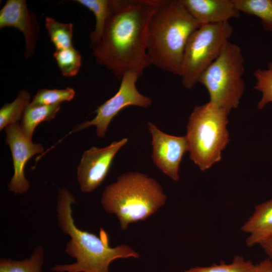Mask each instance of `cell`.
Wrapping results in <instances>:
<instances>
[{"instance_id": "obj_24", "label": "cell", "mask_w": 272, "mask_h": 272, "mask_svg": "<svg viewBox=\"0 0 272 272\" xmlns=\"http://www.w3.org/2000/svg\"><path fill=\"white\" fill-rule=\"evenodd\" d=\"M254 76L256 81L254 89L262 93L257 107L262 109L268 103H272V62L268 63L266 70L256 69Z\"/></svg>"}, {"instance_id": "obj_17", "label": "cell", "mask_w": 272, "mask_h": 272, "mask_svg": "<svg viewBox=\"0 0 272 272\" xmlns=\"http://www.w3.org/2000/svg\"><path fill=\"white\" fill-rule=\"evenodd\" d=\"M44 262V251L42 246H38L31 256L23 260L1 258L0 272H41Z\"/></svg>"}, {"instance_id": "obj_2", "label": "cell", "mask_w": 272, "mask_h": 272, "mask_svg": "<svg viewBox=\"0 0 272 272\" xmlns=\"http://www.w3.org/2000/svg\"><path fill=\"white\" fill-rule=\"evenodd\" d=\"M76 202L69 190L59 188L56 200L57 222L62 232L70 237L65 252L76 261L70 264L55 265L52 267V271L109 272V266L115 259L139 258V254L127 245L111 247L108 235L102 228L98 236L78 228L73 217L72 205Z\"/></svg>"}, {"instance_id": "obj_1", "label": "cell", "mask_w": 272, "mask_h": 272, "mask_svg": "<svg viewBox=\"0 0 272 272\" xmlns=\"http://www.w3.org/2000/svg\"><path fill=\"white\" fill-rule=\"evenodd\" d=\"M161 0H110L99 42L91 46L97 63L121 80L127 72L139 77L149 66L147 33L150 19Z\"/></svg>"}, {"instance_id": "obj_13", "label": "cell", "mask_w": 272, "mask_h": 272, "mask_svg": "<svg viewBox=\"0 0 272 272\" xmlns=\"http://www.w3.org/2000/svg\"><path fill=\"white\" fill-rule=\"evenodd\" d=\"M189 14L201 25L229 22L240 12L234 0H180Z\"/></svg>"}, {"instance_id": "obj_18", "label": "cell", "mask_w": 272, "mask_h": 272, "mask_svg": "<svg viewBox=\"0 0 272 272\" xmlns=\"http://www.w3.org/2000/svg\"><path fill=\"white\" fill-rule=\"evenodd\" d=\"M30 93L22 90L13 102L4 104L0 109L1 130L10 125L18 123L25 108L30 103Z\"/></svg>"}, {"instance_id": "obj_25", "label": "cell", "mask_w": 272, "mask_h": 272, "mask_svg": "<svg viewBox=\"0 0 272 272\" xmlns=\"http://www.w3.org/2000/svg\"><path fill=\"white\" fill-rule=\"evenodd\" d=\"M255 272H272V262L266 258L256 264Z\"/></svg>"}, {"instance_id": "obj_15", "label": "cell", "mask_w": 272, "mask_h": 272, "mask_svg": "<svg viewBox=\"0 0 272 272\" xmlns=\"http://www.w3.org/2000/svg\"><path fill=\"white\" fill-rule=\"evenodd\" d=\"M60 107L61 104L45 105L30 103L24 111L20 124L25 137L32 140L33 132L37 125L43 121L52 120Z\"/></svg>"}, {"instance_id": "obj_12", "label": "cell", "mask_w": 272, "mask_h": 272, "mask_svg": "<svg viewBox=\"0 0 272 272\" xmlns=\"http://www.w3.org/2000/svg\"><path fill=\"white\" fill-rule=\"evenodd\" d=\"M14 27L20 30L25 40L24 55L34 54L39 26L34 15L28 9L25 0H8L0 11V28Z\"/></svg>"}, {"instance_id": "obj_8", "label": "cell", "mask_w": 272, "mask_h": 272, "mask_svg": "<svg viewBox=\"0 0 272 272\" xmlns=\"http://www.w3.org/2000/svg\"><path fill=\"white\" fill-rule=\"evenodd\" d=\"M139 78L134 72H126L116 93L97 108L94 111L96 113L95 117L77 124L70 133L95 126L97 136L104 138L111 121L122 109L129 106L142 108L150 106L152 99L141 94L137 88L136 83Z\"/></svg>"}, {"instance_id": "obj_11", "label": "cell", "mask_w": 272, "mask_h": 272, "mask_svg": "<svg viewBox=\"0 0 272 272\" xmlns=\"http://www.w3.org/2000/svg\"><path fill=\"white\" fill-rule=\"evenodd\" d=\"M5 131L6 143L10 147L14 167V175L8 186L15 194H23L30 187V183L25 175V165L33 156L42 153L44 148L41 144H34L27 138L19 123L8 126Z\"/></svg>"}, {"instance_id": "obj_9", "label": "cell", "mask_w": 272, "mask_h": 272, "mask_svg": "<svg viewBox=\"0 0 272 272\" xmlns=\"http://www.w3.org/2000/svg\"><path fill=\"white\" fill-rule=\"evenodd\" d=\"M127 142L123 138L104 148L92 147L83 153L77 167V180L83 192H91L102 184L115 155Z\"/></svg>"}, {"instance_id": "obj_6", "label": "cell", "mask_w": 272, "mask_h": 272, "mask_svg": "<svg viewBox=\"0 0 272 272\" xmlns=\"http://www.w3.org/2000/svg\"><path fill=\"white\" fill-rule=\"evenodd\" d=\"M244 59L239 46L228 41L200 75L198 82L207 89L210 100L227 115L238 107L245 89Z\"/></svg>"}, {"instance_id": "obj_7", "label": "cell", "mask_w": 272, "mask_h": 272, "mask_svg": "<svg viewBox=\"0 0 272 272\" xmlns=\"http://www.w3.org/2000/svg\"><path fill=\"white\" fill-rule=\"evenodd\" d=\"M233 28L229 22L201 25L186 44L180 77L183 86L192 88L202 73L219 56L229 41Z\"/></svg>"}, {"instance_id": "obj_5", "label": "cell", "mask_w": 272, "mask_h": 272, "mask_svg": "<svg viewBox=\"0 0 272 272\" xmlns=\"http://www.w3.org/2000/svg\"><path fill=\"white\" fill-rule=\"evenodd\" d=\"M227 115L209 101L196 106L190 114L185 135L190 159L202 171L222 159V152L229 142Z\"/></svg>"}, {"instance_id": "obj_10", "label": "cell", "mask_w": 272, "mask_h": 272, "mask_svg": "<svg viewBox=\"0 0 272 272\" xmlns=\"http://www.w3.org/2000/svg\"><path fill=\"white\" fill-rule=\"evenodd\" d=\"M148 126L152 137L154 164L173 180L178 181L180 164L183 155L188 151L186 137L167 134L150 122Z\"/></svg>"}, {"instance_id": "obj_4", "label": "cell", "mask_w": 272, "mask_h": 272, "mask_svg": "<svg viewBox=\"0 0 272 272\" xmlns=\"http://www.w3.org/2000/svg\"><path fill=\"white\" fill-rule=\"evenodd\" d=\"M167 196L154 178L138 172L123 173L106 187L101 203L108 214H114L120 228L143 221L164 206Z\"/></svg>"}, {"instance_id": "obj_22", "label": "cell", "mask_w": 272, "mask_h": 272, "mask_svg": "<svg viewBox=\"0 0 272 272\" xmlns=\"http://www.w3.org/2000/svg\"><path fill=\"white\" fill-rule=\"evenodd\" d=\"M53 56L63 76L71 77L78 73L81 66L82 57L73 46L56 50Z\"/></svg>"}, {"instance_id": "obj_19", "label": "cell", "mask_w": 272, "mask_h": 272, "mask_svg": "<svg viewBox=\"0 0 272 272\" xmlns=\"http://www.w3.org/2000/svg\"><path fill=\"white\" fill-rule=\"evenodd\" d=\"M76 2L87 8L95 16V29L90 35L92 46L101 38L109 12L110 0H77Z\"/></svg>"}, {"instance_id": "obj_21", "label": "cell", "mask_w": 272, "mask_h": 272, "mask_svg": "<svg viewBox=\"0 0 272 272\" xmlns=\"http://www.w3.org/2000/svg\"><path fill=\"white\" fill-rule=\"evenodd\" d=\"M256 264L246 260L240 255L234 256L232 261L227 264L221 261L219 264L213 263L208 266H195L184 272H255Z\"/></svg>"}, {"instance_id": "obj_16", "label": "cell", "mask_w": 272, "mask_h": 272, "mask_svg": "<svg viewBox=\"0 0 272 272\" xmlns=\"http://www.w3.org/2000/svg\"><path fill=\"white\" fill-rule=\"evenodd\" d=\"M234 2L240 12L258 17L263 28L272 32V0H234Z\"/></svg>"}, {"instance_id": "obj_14", "label": "cell", "mask_w": 272, "mask_h": 272, "mask_svg": "<svg viewBox=\"0 0 272 272\" xmlns=\"http://www.w3.org/2000/svg\"><path fill=\"white\" fill-rule=\"evenodd\" d=\"M241 229L248 234L246 240L248 247L260 245L271 238L272 199L256 205Z\"/></svg>"}, {"instance_id": "obj_20", "label": "cell", "mask_w": 272, "mask_h": 272, "mask_svg": "<svg viewBox=\"0 0 272 272\" xmlns=\"http://www.w3.org/2000/svg\"><path fill=\"white\" fill-rule=\"evenodd\" d=\"M45 27L56 50L73 46V25L72 23H60L51 17H47L45 18Z\"/></svg>"}, {"instance_id": "obj_23", "label": "cell", "mask_w": 272, "mask_h": 272, "mask_svg": "<svg viewBox=\"0 0 272 272\" xmlns=\"http://www.w3.org/2000/svg\"><path fill=\"white\" fill-rule=\"evenodd\" d=\"M75 96V90L70 87L63 89H39L30 103L35 105L59 104L71 101Z\"/></svg>"}, {"instance_id": "obj_26", "label": "cell", "mask_w": 272, "mask_h": 272, "mask_svg": "<svg viewBox=\"0 0 272 272\" xmlns=\"http://www.w3.org/2000/svg\"><path fill=\"white\" fill-rule=\"evenodd\" d=\"M272 262V237L259 245Z\"/></svg>"}, {"instance_id": "obj_3", "label": "cell", "mask_w": 272, "mask_h": 272, "mask_svg": "<svg viewBox=\"0 0 272 272\" xmlns=\"http://www.w3.org/2000/svg\"><path fill=\"white\" fill-rule=\"evenodd\" d=\"M200 26L180 0H161L148 28L147 53L151 64L180 76L186 44Z\"/></svg>"}]
</instances>
